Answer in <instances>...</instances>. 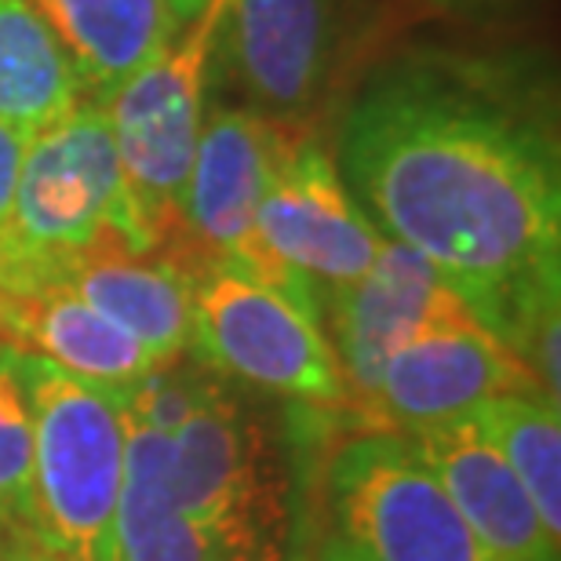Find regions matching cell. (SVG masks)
Returning <instances> with one entry per match:
<instances>
[{
    "instance_id": "cell-13",
    "label": "cell",
    "mask_w": 561,
    "mask_h": 561,
    "mask_svg": "<svg viewBox=\"0 0 561 561\" xmlns=\"http://www.w3.org/2000/svg\"><path fill=\"white\" fill-rule=\"evenodd\" d=\"M48 277L66 280L88 307L131 335L153 362L190 351V277L194 263L179 244L139 249L125 230H110Z\"/></svg>"
},
{
    "instance_id": "cell-4",
    "label": "cell",
    "mask_w": 561,
    "mask_h": 561,
    "mask_svg": "<svg viewBox=\"0 0 561 561\" xmlns=\"http://www.w3.org/2000/svg\"><path fill=\"white\" fill-rule=\"evenodd\" d=\"M190 351L263 394L343 405V379L321 318L238 260H208L190 277Z\"/></svg>"
},
{
    "instance_id": "cell-22",
    "label": "cell",
    "mask_w": 561,
    "mask_h": 561,
    "mask_svg": "<svg viewBox=\"0 0 561 561\" xmlns=\"http://www.w3.org/2000/svg\"><path fill=\"white\" fill-rule=\"evenodd\" d=\"M22 157H26V139H22L15 128L0 125V263H4V252H8L11 208H15Z\"/></svg>"
},
{
    "instance_id": "cell-10",
    "label": "cell",
    "mask_w": 561,
    "mask_h": 561,
    "mask_svg": "<svg viewBox=\"0 0 561 561\" xmlns=\"http://www.w3.org/2000/svg\"><path fill=\"white\" fill-rule=\"evenodd\" d=\"M467 313L463 296L420 252L383 238L373 266L321 302V329L343 379L340 409L362 420L394 354Z\"/></svg>"
},
{
    "instance_id": "cell-15",
    "label": "cell",
    "mask_w": 561,
    "mask_h": 561,
    "mask_svg": "<svg viewBox=\"0 0 561 561\" xmlns=\"http://www.w3.org/2000/svg\"><path fill=\"white\" fill-rule=\"evenodd\" d=\"M0 346L59 365L117 405L157 365L131 335L88 307L59 277L0 285Z\"/></svg>"
},
{
    "instance_id": "cell-18",
    "label": "cell",
    "mask_w": 561,
    "mask_h": 561,
    "mask_svg": "<svg viewBox=\"0 0 561 561\" xmlns=\"http://www.w3.org/2000/svg\"><path fill=\"white\" fill-rule=\"evenodd\" d=\"M81 99H88L81 77L37 8L0 0V125L33 139Z\"/></svg>"
},
{
    "instance_id": "cell-5",
    "label": "cell",
    "mask_w": 561,
    "mask_h": 561,
    "mask_svg": "<svg viewBox=\"0 0 561 561\" xmlns=\"http://www.w3.org/2000/svg\"><path fill=\"white\" fill-rule=\"evenodd\" d=\"M110 230H125V183L106 106L88 95L26 139L0 285L48 277Z\"/></svg>"
},
{
    "instance_id": "cell-20",
    "label": "cell",
    "mask_w": 561,
    "mask_h": 561,
    "mask_svg": "<svg viewBox=\"0 0 561 561\" xmlns=\"http://www.w3.org/2000/svg\"><path fill=\"white\" fill-rule=\"evenodd\" d=\"M233 387V379L205 365L194 351L172 357V362H157L136 387L121 398V416L142 431L168 434L201 416L211 401H219Z\"/></svg>"
},
{
    "instance_id": "cell-24",
    "label": "cell",
    "mask_w": 561,
    "mask_h": 561,
    "mask_svg": "<svg viewBox=\"0 0 561 561\" xmlns=\"http://www.w3.org/2000/svg\"><path fill=\"white\" fill-rule=\"evenodd\" d=\"M412 4H423L431 11H456V15H463V11L492 8V4H500V0H412Z\"/></svg>"
},
{
    "instance_id": "cell-23",
    "label": "cell",
    "mask_w": 561,
    "mask_h": 561,
    "mask_svg": "<svg viewBox=\"0 0 561 561\" xmlns=\"http://www.w3.org/2000/svg\"><path fill=\"white\" fill-rule=\"evenodd\" d=\"M0 561H70V558L44 547L33 533H22L19 540H11L4 551H0Z\"/></svg>"
},
{
    "instance_id": "cell-8",
    "label": "cell",
    "mask_w": 561,
    "mask_h": 561,
    "mask_svg": "<svg viewBox=\"0 0 561 561\" xmlns=\"http://www.w3.org/2000/svg\"><path fill=\"white\" fill-rule=\"evenodd\" d=\"M332 529L357 561H492L405 434L357 431L324 470Z\"/></svg>"
},
{
    "instance_id": "cell-6",
    "label": "cell",
    "mask_w": 561,
    "mask_h": 561,
    "mask_svg": "<svg viewBox=\"0 0 561 561\" xmlns=\"http://www.w3.org/2000/svg\"><path fill=\"white\" fill-rule=\"evenodd\" d=\"M379 244L383 233L346 190L332 146L318 128H307L280 157L255 211L252 244L238 263L321 318V302L362 277Z\"/></svg>"
},
{
    "instance_id": "cell-17",
    "label": "cell",
    "mask_w": 561,
    "mask_h": 561,
    "mask_svg": "<svg viewBox=\"0 0 561 561\" xmlns=\"http://www.w3.org/2000/svg\"><path fill=\"white\" fill-rule=\"evenodd\" d=\"M70 55L84 95L103 99L183 26L172 0H30Z\"/></svg>"
},
{
    "instance_id": "cell-14",
    "label": "cell",
    "mask_w": 561,
    "mask_h": 561,
    "mask_svg": "<svg viewBox=\"0 0 561 561\" xmlns=\"http://www.w3.org/2000/svg\"><path fill=\"white\" fill-rule=\"evenodd\" d=\"M288 540L194 522L172 492V437L125 423V481L110 561H285Z\"/></svg>"
},
{
    "instance_id": "cell-19",
    "label": "cell",
    "mask_w": 561,
    "mask_h": 561,
    "mask_svg": "<svg viewBox=\"0 0 561 561\" xmlns=\"http://www.w3.org/2000/svg\"><path fill=\"white\" fill-rule=\"evenodd\" d=\"M529 492L547 533L561 540V412L543 394H503L467 416Z\"/></svg>"
},
{
    "instance_id": "cell-26",
    "label": "cell",
    "mask_w": 561,
    "mask_h": 561,
    "mask_svg": "<svg viewBox=\"0 0 561 561\" xmlns=\"http://www.w3.org/2000/svg\"><path fill=\"white\" fill-rule=\"evenodd\" d=\"M205 4V0H172V8H175V15H179V22H186L194 11Z\"/></svg>"
},
{
    "instance_id": "cell-21",
    "label": "cell",
    "mask_w": 561,
    "mask_h": 561,
    "mask_svg": "<svg viewBox=\"0 0 561 561\" xmlns=\"http://www.w3.org/2000/svg\"><path fill=\"white\" fill-rule=\"evenodd\" d=\"M33 533V409L19 354L0 346V551Z\"/></svg>"
},
{
    "instance_id": "cell-11",
    "label": "cell",
    "mask_w": 561,
    "mask_h": 561,
    "mask_svg": "<svg viewBox=\"0 0 561 561\" xmlns=\"http://www.w3.org/2000/svg\"><path fill=\"white\" fill-rule=\"evenodd\" d=\"M503 394H543L522 357H514L474 313L416 335L394 354L357 431L412 434L470 416Z\"/></svg>"
},
{
    "instance_id": "cell-16",
    "label": "cell",
    "mask_w": 561,
    "mask_h": 561,
    "mask_svg": "<svg viewBox=\"0 0 561 561\" xmlns=\"http://www.w3.org/2000/svg\"><path fill=\"white\" fill-rule=\"evenodd\" d=\"M405 437L492 561H561L529 492L467 416Z\"/></svg>"
},
{
    "instance_id": "cell-1",
    "label": "cell",
    "mask_w": 561,
    "mask_h": 561,
    "mask_svg": "<svg viewBox=\"0 0 561 561\" xmlns=\"http://www.w3.org/2000/svg\"><path fill=\"white\" fill-rule=\"evenodd\" d=\"M332 153L376 230L420 252L496 340L561 285L554 110L514 66L390 55L346 99Z\"/></svg>"
},
{
    "instance_id": "cell-9",
    "label": "cell",
    "mask_w": 561,
    "mask_h": 561,
    "mask_svg": "<svg viewBox=\"0 0 561 561\" xmlns=\"http://www.w3.org/2000/svg\"><path fill=\"white\" fill-rule=\"evenodd\" d=\"M238 387L172 434L175 503L194 522L288 540L285 456L271 423Z\"/></svg>"
},
{
    "instance_id": "cell-12",
    "label": "cell",
    "mask_w": 561,
    "mask_h": 561,
    "mask_svg": "<svg viewBox=\"0 0 561 561\" xmlns=\"http://www.w3.org/2000/svg\"><path fill=\"white\" fill-rule=\"evenodd\" d=\"M296 131L307 128L274 125L241 103L211 99L179 205V241H172L190 263L241 260L249 252L255 211Z\"/></svg>"
},
{
    "instance_id": "cell-2",
    "label": "cell",
    "mask_w": 561,
    "mask_h": 561,
    "mask_svg": "<svg viewBox=\"0 0 561 561\" xmlns=\"http://www.w3.org/2000/svg\"><path fill=\"white\" fill-rule=\"evenodd\" d=\"M222 11L227 0H205L103 99L125 183V230L139 249L179 241V205L205 125Z\"/></svg>"
},
{
    "instance_id": "cell-25",
    "label": "cell",
    "mask_w": 561,
    "mask_h": 561,
    "mask_svg": "<svg viewBox=\"0 0 561 561\" xmlns=\"http://www.w3.org/2000/svg\"><path fill=\"white\" fill-rule=\"evenodd\" d=\"M318 561H357V558L346 551L340 540H329V543H324V551L318 554Z\"/></svg>"
},
{
    "instance_id": "cell-7",
    "label": "cell",
    "mask_w": 561,
    "mask_h": 561,
    "mask_svg": "<svg viewBox=\"0 0 561 561\" xmlns=\"http://www.w3.org/2000/svg\"><path fill=\"white\" fill-rule=\"evenodd\" d=\"M354 0H227L211 81L285 128H318L354 41Z\"/></svg>"
},
{
    "instance_id": "cell-3",
    "label": "cell",
    "mask_w": 561,
    "mask_h": 561,
    "mask_svg": "<svg viewBox=\"0 0 561 561\" xmlns=\"http://www.w3.org/2000/svg\"><path fill=\"white\" fill-rule=\"evenodd\" d=\"M33 409V536L70 561H110L125 481L114 398L44 357L19 354Z\"/></svg>"
}]
</instances>
